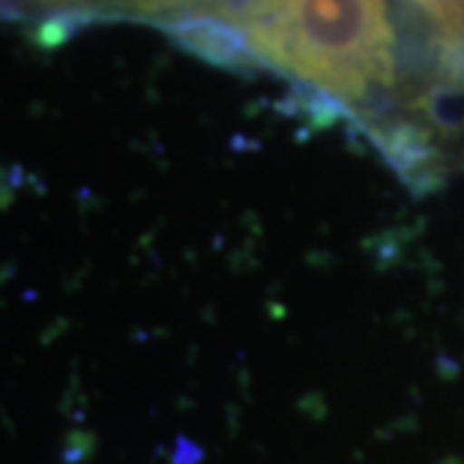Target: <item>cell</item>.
<instances>
[{
	"label": "cell",
	"instance_id": "7a4b0ae2",
	"mask_svg": "<svg viewBox=\"0 0 464 464\" xmlns=\"http://www.w3.org/2000/svg\"><path fill=\"white\" fill-rule=\"evenodd\" d=\"M156 24L189 54H198L216 66H225V69L255 66L246 34L240 31V24L228 22V18L192 13V15L160 18Z\"/></svg>",
	"mask_w": 464,
	"mask_h": 464
},
{
	"label": "cell",
	"instance_id": "6da1fadb",
	"mask_svg": "<svg viewBox=\"0 0 464 464\" xmlns=\"http://www.w3.org/2000/svg\"><path fill=\"white\" fill-rule=\"evenodd\" d=\"M255 66L300 84L383 150L396 132V31L383 0H249L240 18Z\"/></svg>",
	"mask_w": 464,
	"mask_h": 464
}]
</instances>
